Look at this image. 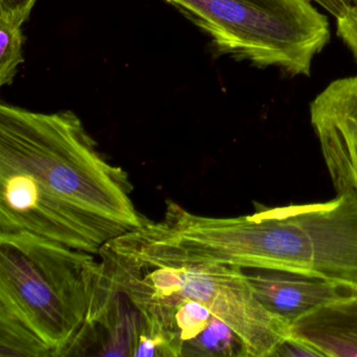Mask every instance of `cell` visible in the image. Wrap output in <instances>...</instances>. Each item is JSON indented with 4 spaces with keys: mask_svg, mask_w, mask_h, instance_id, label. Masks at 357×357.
Listing matches in <instances>:
<instances>
[{
    "mask_svg": "<svg viewBox=\"0 0 357 357\" xmlns=\"http://www.w3.org/2000/svg\"><path fill=\"white\" fill-rule=\"evenodd\" d=\"M133 190L74 112L0 105V234L28 233L99 256L149 222Z\"/></svg>",
    "mask_w": 357,
    "mask_h": 357,
    "instance_id": "obj_1",
    "label": "cell"
},
{
    "mask_svg": "<svg viewBox=\"0 0 357 357\" xmlns=\"http://www.w3.org/2000/svg\"><path fill=\"white\" fill-rule=\"evenodd\" d=\"M156 231L196 256L241 268L294 271L357 288V199L258 208L206 217L173 200Z\"/></svg>",
    "mask_w": 357,
    "mask_h": 357,
    "instance_id": "obj_2",
    "label": "cell"
},
{
    "mask_svg": "<svg viewBox=\"0 0 357 357\" xmlns=\"http://www.w3.org/2000/svg\"><path fill=\"white\" fill-rule=\"evenodd\" d=\"M96 255L0 234V357L70 356L86 324Z\"/></svg>",
    "mask_w": 357,
    "mask_h": 357,
    "instance_id": "obj_3",
    "label": "cell"
},
{
    "mask_svg": "<svg viewBox=\"0 0 357 357\" xmlns=\"http://www.w3.org/2000/svg\"><path fill=\"white\" fill-rule=\"evenodd\" d=\"M101 250L152 281L206 304L241 338L248 357H273L290 324L267 310L241 267L196 256L162 237L149 221Z\"/></svg>",
    "mask_w": 357,
    "mask_h": 357,
    "instance_id": "obj_4",
    "label": "cell"
},
{
    "mask_svg": "<svg viewBox=\"0 0 357 357\" xmlns=\"http://www.w3.org/2000/svg\"><path fill=\"white\" fill-rule=\"evenodd\" d=\"M166 1L206 33L220 55L286 76H310L331 37L327 17L310 0Z\"/></svg>",
    "mask_w": 357,
    "mask_h": 357,
    "instance_id": "obj_5",
    "label": "cell"
},
{
    "mask_svg": "<svg viewBox=\"0 0 357 357\" xmlns=\"http://www.w3.org/2000/svg\"><path fill=\"white\" fill-rule=\"evenodd\" d=\"M310 122L336 196L357 199V76L334 80L319 93Z\"/></svg>",
    "mask_w": 357,
    "mask_h": 357,
    "instance_id": "obj_6",
    "label": "cell"
},
{
    "mask_svg": "<svg viewBox=\"0 0 357 357\" xmlns=\"http://www.w3.org/2000/svg\"><path fill=\"white\" fill-rule=\"evenodd\" d=\"M261 304L291 324L314 309L351 296L357 288L294 271L243 268Z\"/></svg>",
    "mask_w": 357,
    "mask_h": 357,
    "instance_id": "obj_7",
    "label": "cell"
},
{
    "mask_svg": "<svg viewBox=\"0 0 357 357\" xmlns=\"http://www.w3.org/2000/svg\"><path fill=\"white\" fill-rule=\"evenodd\" d=\"M289 332L317 356L357 357V291L303 315Z\"/></svg>",
    "mask_w": 357,
    "mask_h": 357,
    "instance_id": "obj_8",
    "label": "cell"
},
{
    "mask_svg": "<svg viewBox=\"0 0 357 357\" xmlns=\"http://www.w3.org/2000/svg\"><path fill=\"white\" fill-rule=\"evenodd\" d=\"M22 26L0 17V85L12 84L18 68L24 63Z\"/></svg>",
    "mask_w": 357,
    "mask_h": 357,
    "instance_id": "obj_9",
    "label": "cell"
},
{
    "mask_svg": "<svg viewBox=\"0 0 357 357\" xmlns=\"http://www.w3.org/2000/svg\"><path fill=\"white\" fill-rule=\"evenodd\" d=\"M336 35L348 47L357 63V9L353 7L344 17L336 20Z\"/></svg>",
    "mask_w": 357,
    "mask_h": 357,
    "instance_id": "obj_10",
    "label": "cell"
},
{
    "mask_svg": "<svg viewBox=\"0 0 357 357\" xmlns=\"http://www.w3.org/2000/svg\"><path fill=\"white\" fill-rule=\"evenodd\" d=\"M38 0H0V17L22 26Z\"/></svg>",
    "mask_w": 357,
    "mask_h": 357,
    "instance_id": "obj_11",
    "label": "cell"
},
{
    "mask_svg": "<svg viewBox=\"0 0 357 357\" xmlns=\"http://www.w3.org/2000/svg\"><path fill=\"white\" fill-rule=\"evenodd\" d=\"M273 356H317V355L308 347L289 337L280 344Z\"/></svg>",
    "mask_w": 357,
    "mask_h": 357,
    "instance_id": "obj_12",
    "label": "cell"
},
{
    "mask_svg": "<svg viewBox=\"0 0 357 357\" xmlns=\"http://www.w3.org/2000/svg\"><path fill=\"white\" fill-rule=\"evenodd\" d=\"M329 12L335 20L344 17L354 7L353 0H310Z\"/></svg>",
    "mask_w": 357,
    "mask_h": 357,
    "instance_id": "obj_13",
    "label": "cell"
},
{
    "mask_svg": "<svg viewBox=\"0 0 357 357\" xmlns=\"http://www.w3.org/2000/svg\"><path fill=\"white\" fill-rule=\"evenodd\" d=\"M353 3H354V8L357 9V0H353Z\"/></svg>",
    "mask_w": 357,
    "mask_h": 357,
    "instance_id": "obj_14",
    "label": "cell"
}]
</instances>
